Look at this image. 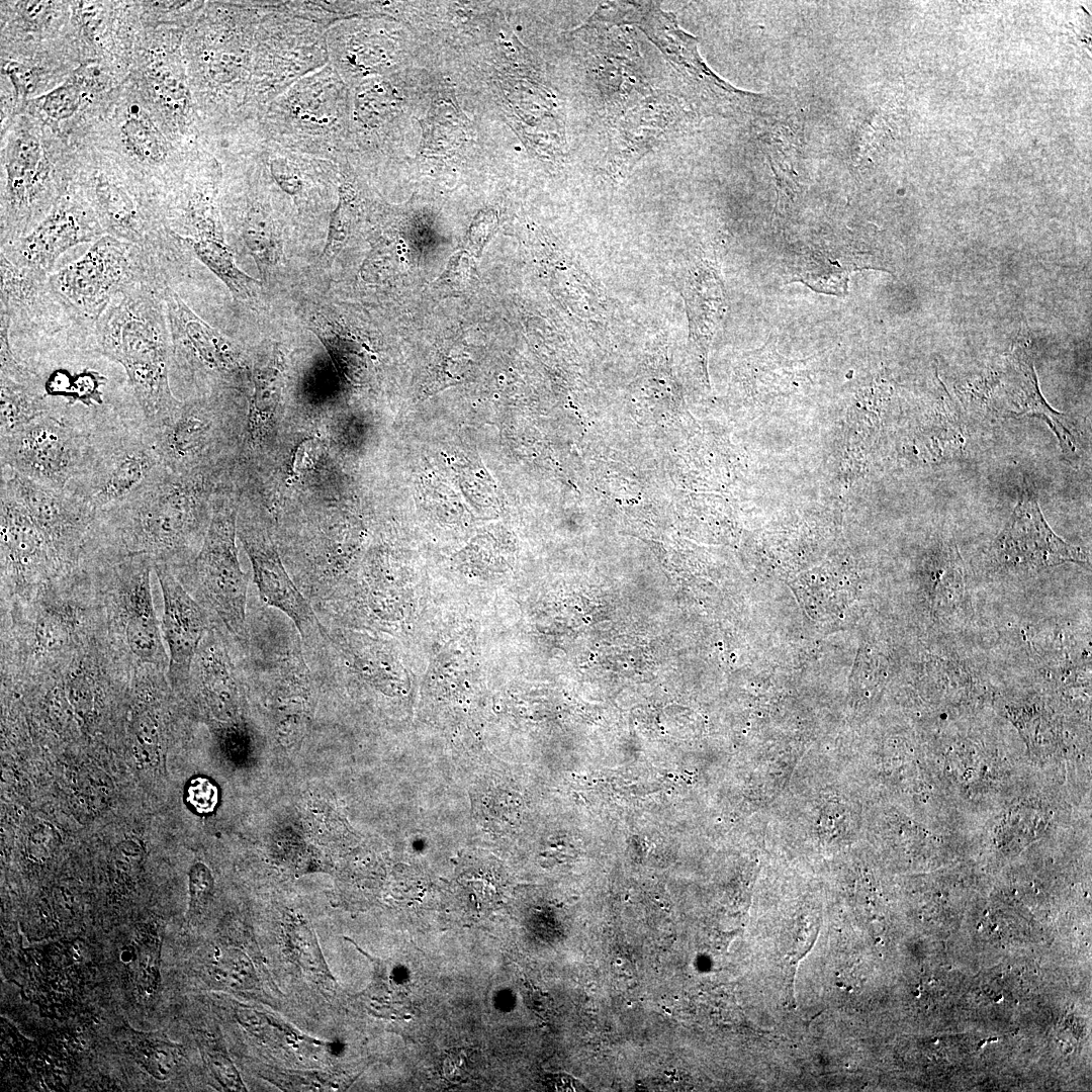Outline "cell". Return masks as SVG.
Masks as SVG:
<instances>
[{
    "label": "cell",
    "mask_w": 1092,
    "mask_h": 1092,
    "mask_svg": "<svg viewBox=\"0 0 1092 1092\" xmlns=\"http://www.w3.org/2000/svg\"><path fill=\"white\" fill-rule=\"evenodd\" d=\"M207 480L201 473L163 468L121 502L98 511L82 557L143 555L174 573L197 556L208 530Z\"/></svg>",
    "instance_id": "obj_1"
},
{
    "label": "cell",
    "mask_w": 1092,
    "mask_h": 1092,
    "mask_svg": "<svg viewBox=\"0 0 1092 1092\" xmlns=\"http://www.w3.org/2000/svg\"><path fill=\"white\" fill-rule=\"evenodd\" d=\"M143 284L117 296L95 324V350L124 370L134 401L152 429L165 425L180 402L169 382L172 342L163 292Z\"/></svg>",
    "instance_id": "obj_2"
},
{
    "label": "cell",
    "mask_w": 1092,
    "mask_h": 1092,
    "mask_svg": "<svg viewBox=\"0 0 1092 1092\" xmlns=\"http://www.w3.org/2000/svg\"><path fill=\"white\" fill-rule=\"evenodd\" d=\"M261 1L208 6L186 44L194 104L217 130L247 120Z\"/></svg>",
    "instance_id": "obj_3"
},
{
    "label": "cell",
    "mask_w": 1092,
    "mask_h": 1092,
    "mask_svg": "<svg viewBox=\"0 0 1092 1092\" xmlns=\"http://www.w3.org/2000/svg\"><path fill=\"white\" fill-rule=\"evenodd\" d=\"M92 580L107 636L132 667L168 670L164 643L151 588L153 560L143 555L83 558Z\"/></svg>",
    "instance_id": "obj_4"
},
{
    "label": "cell",
    "mask_w": 1092,
    "mask_h": 1092,
    "mask_svg": "<svg viewBox=\"0 0 1092 1092\" xmlns=\"http://www.w3.org/2000/svg\"><path fill=\"white\" fill-rule=\"evenodd\" d=\"M247 120L258 119L292 83L329 63V25L304 1H261Z\"/></svg>",
    "instance_id": "obj_5"
},
{
    "label": "cell",
    "mask_w": 1092,
    "mask_h": 1092,
    "mask_svg": "<svg viewBox=\"0 0 1092 1092\" xmlns=\"http://www.w3.org/2000/svg\"><path fill=\"white\" fill-rule=\"evenodd\" d=\"M347 93L328 63L292 83L257 120L276 143L340 164L348 143Z\"/></svg>",
    "instance_id": "obj_6"
},
{
    "label": "cell",
    "mask_w": 1092,
    "mask_h": 1092,
    "mask_svg": "<svg viewBox=\"0 0 1092 1092\" xmlns=\"http://www.w3.org/2000/svg\"><path fill=\"white\" fill-rule=\"evenodd\" d=\"M163 259L135 244L103 235L79 259L49 275L73 321L94 326L119 295L143 285L166 286Z\"/></svg>",
    "instance_id": "obj_7"
},
{
    "label": "cell",
    "mask_w": 1092,
    "mask_h": 1092,
    "mask_svg": "<svg viewBox=\"0 0 1092 1092\" xmlns=\"http://www.w3.org/2000/svg\"><path fill=\"white\" fill-rule=\"evenodd\" d=\"M237 511L228 502L213 504L212 516L196 558L174 573L207 613L212 627L235 653L247 644L249 578L238 558Z\"/></svg>",
    "instance_id": "obj_8"
},
{
    "label": "cell",
    "mask_w": 1092,
    "mask_h": 1092,
    "mask_svg": "<svg viewBox=\"0 0 1092 1092\" xmlns=\"http://www.w3.org/2000/svg\"><path fill=\"white\" fill-rule=\"evenodd\" d=\"M94 413L56 407L19 431L1 437V467L42 485L65 490L87 469L94 453Z\"/></svg>",
    "instance_id": "obj_9"
},
{
    "label": "cell",
    "mask_w": 1092,
    "mask_h": 1092,
    "mask_svg": "<svg viewBox=\"0 0 1092 1092\" xmlns=\"http://www.w3.org/2000/svg\"><path fill=\"white\" fill-rule=\"evenodd\" d=\"M163 468L143 416L123 417L96 429L91 461L66 489L98 512L132 494Z\"/></svg>",
    "instance_id": "obj_10"
},
{
    "label": "cell",
    "mask_w": 1092,
    "mask_h": 1092,
    "mask_svg": "<svg viewBox=\"0 0 1092 1092\" xmlns=\"http://www.w3.org/2000/svg\"><path fill=\"white\" fill-rule=\"evenodd\" d=\"M0 246L29 232L66 195L67 182L44 159L36 130L19 124L3 156Z\"/></svg>",
    "instance_id": "obj_11"
},
{
    "label": "cell",
    "mask_w": 1092,
    "mask_h": 1092,
    "mask_svg": "<svg viewBox=\"0 0 1092 1092\" xmlns=\"http://www.w3.org/2000/svg\"><path fill=\"white\" fill-rule=\"evenodd\" d=\"M1 487L23 507L65 570L77 569L97 512L67 489L42 485L8 467H1Z\"/></svg>",
    "instance_id": "obj_12"
},
{
    "label": "cell",
    "mask_w": 1092,
    "mask_h": 1092,
    "mask_svg": "<svg viewBox=\"0 0 1092 1092\" xmlns=\"http://www.w3.org/2000/svg\"><path fill=\"white\" fill-rule=\"evenodd\" d=\"M0 504L1 601L29 598L71 573L23 507L2 487Z\"/></svg>",
    "instance_id": "obj_13"
},
{
    "label": "cell",
    "mask_w": 1092,
    "mask_h": 1092,
    "mask_svg": "<svg viewBox=\"0 0 1092 1092\" xmlns=\"http://www.w3.org/2000/svg\"><path fill=\"white\" fill-rule=\"evenodd\" d=\"M105 235L80 191L66 195L29 232L0 246L12 264L51 274L56 261L69 249L95 242Z\"/></svg>",
    "instance_id": "obj_14"
},
{
    "label": "cell",
    "mask_w": 1092,
    "mask_h": 1092,
    "mask_svg": "<svg viewBox=\"0 0 1092 1092\" xmlns=\"http://www.w3.org/2000/svg\"><path fill=\"white\" fill-rule=\"evenodd\" d=\"M1000 569L1034 572L1064 562H1083L1079 547L1057 536L1045 522L1032 489H1025L1004 530L991 547Z\"/></svg>",
    "instance_id": "obj_15"
},
{
    "label": "cell",
    "mask_w": 1092,
    "mask_h": 1092,
    "mask_svg": "<svg viewBox=\"0 0 1092 1092\" xmlns=\"http://www.w3.org/2000/svg\"><path fill=\"white\" fill-rule=\"evenodd\" d=\"M153 571L163 600L161 627L169 655L167 678L174 692L185 693L194 654L212 625L205 610L167 564L154 562Z\"/></svg>",
    "instance_id": "obj_16"
},
{
    "label": "cell",
    "mask_w": 1092,
    "mask_h": 1092,
    "mask_svg": "<svg viewBox=\"0 0 1092 1092\" xmlns=\"http://www.w3.org/2000/svg\"><path fill=\"white\" fill-rule=\"evenodd\" d=\"M238 535L251 561L260 600L286 615L297 627L301 638L315 632L322 623L291 577L268 530L243 524L238 527Z\"/></svg>",
    "instance_id": "obj_17"
},
{
    "label": "cell",
    "mask_w": 1092,
    "mask_h": 1092,
    "mask_svg": "<svg viewBox=\"0 0 1092 1092\" xmlns=\"http://www.w3.org/2000/svg\"><path fill=\"white\" fill-rule=\"evenodd\" d=\"M243 674L225 637L211 627L200 642L190 667L187 692L214 718L233 720L241 708Z\"/></svg>",
    "instance_id": "obj_18"
},
{
    "label": "cell",
    "mask_w": 1092,
    "mask_h": 1092,
    "mask_svg": "<svg viewBox=\"0 0 1092 1092\" xmlns=\"http://www.w3.org/2000/svg\"><path fill=\"white\" fill-rule=\"evenodd\" d=\"M0 271V311L9 316L10 330L54 335L62 320H72L50 285V274L18 267L2 254Z\"/></svg>",
    "instance_id": "obj_19"
},
{
    "label": "cell",
    "mask_w": 1092,
    "mask_h": 1092,
    "mask_svg": "<svg viewBox=\"0 0 1092 1092\" xmlns=\"http://www.w3.org/2000/svg\"><path fill=\"white\" fill-rule=\"evenodd\" d=\"M172 342V360L183 361L207 373L228 376L237 368L231 344L198 317L167 285L163 292Z\"/></svg>",
    "instance_id": "obj_20"
},
{
    "label": "cell",
    "mask_w": 1092,
    "mask_h": 1092,
    "mask_svg": "<svg viewBox=\"0 0 1092 1092\" xmlns=\"http://www.w3.org/2000/svg\"><path fill=\"white\" fill-rule=\"evenodd\" d=\"M118 1037L124 1052L157 1080H167L180 1065V1046L160 1031H139L125 1025L119 1029Z\"/></svg>",
    "instance_id": "obj_21"
},
{
    "label": "cell",
    "mask_w": 1092,
    "mask_h": 1092,
    "mask_svg": "<svg viewBox=\"0 0 1092 1092\" xmlns=\"http://www.w3.org/2000/svg\"><path fill=\"white\" fill-rule=\"evenodd\" d=\"M242 237L259 266L268 268L280 255V225L267 197H248L241 221Z\"/></svg>",
    "instance_id": "obj_22"
},
{
    "label": "cell",
    "mask_w": 1092,
    "mask_h": 1092,
    "mask_svg": "<svg viewBox=\"0 0 1092 1092\" xmlns=\"http://www.w3.org/2000/svg\"><path fill=\"white\" fill-rule=\"evenodd\" d=\"M283 388V359L275 350L273 358L255 374V391L249 414L252 438L262 437L271 427Z\"/></svg>",
    "instance_id": "obj_23"
},
{
    "label": "cell",
    "mask_w": 1092,
    "mask_h": 1092,
    "mask_svg": "<svg viewBox=\"0 0 1092 1092\" xmlns=\"http://www.w3.org/2000/svg\"><path fill=\"white\" fill-rule=\"evenodd\" d=\"M125 150L146 166L166 163L171 146L146 112L131 107L119 127Z\"/></svg>",
    "instance_id": "obj_24"
},
{
    "label": "cell",
    "mask_w": 1092,
    "mask_h": 1092,
    "mask_svg": "<svg viewBox=\"0 0 1092 1092\" xmlns=\"http://www.w3.org/2000/svg\"><path fill=\"white\" fill-rule=\"evenodd\" d=\"M176 239L181 245L192 248L198 259L230 288L234 297L246 300L251 296L256 281L238 268L231 250L223 241Z\"/></svg>",
    "instance_id": "obj_25"
},
{
    "label": "cell",
    "mask_w": 1092,
    "mask_h": 1092,
    "mask_svg": "<svg viewBox=\"0 0 1092 1092\" xmlns=\"http://www.w3.org/2000/svg\"><path fill=\"white\" fill-rule=\"evenodd\" d=\"M162 932L149 928L140 932L134 945V974L136 987L143 995L152 996L160 987V954Z\"/></svg>",
    "instance_id": "obj_26"
},
{
    "label": "cell",
    "mask_w": 1092,
    "mask_h": 1092,
    "mask_svg": "<svg viewBox=\"0 0 1092 1092\" xmlns=\"http://www.w3.org/2000/svg\"><path fill=\"white\" fill-rule=\"evenodd\" d=\"M87 89L85 81L76 72L70 80L36 98L35 104L48 120L58 123L75 114Z\"/></svg>",
    "instance_id": "obj_27"
},
{
    "label": "cell",
    "mask_w": 1092,
    "mask_h": 1092,
    "mask_svg": "<svg viewBox=\"0 0 1092 1092\" xmlns=\"http://www.w3.org/2000/svg\"><path fill=\"white\" fill-rule=\"evenodd\" d=\"M287 945L296 964L315 976L331 978L314 932L305 923L296 922L286 932Z\"/></svg>",
    "instance_id": "obj_28"
},
{
    "label": "cell",
    "mask_w": 1092,
    "mask_h": 1092,
    "mask_svg": "<svg viewBox=\"0 0 1092 1092\" xmlns=\"http://www.w3.org/2000/svg\"><path fill=\"white\" fill-rule=\"evenodd\" d=\"M217 972L230 987L241 990L253 989L257 977L254 966L246 953L229 949L219 958Z\"/></svg>",
    "instance_id": "obj_29"
},
{
    "label": "cell",
    "mask_w": 1092,
    "mask_h": 1092,
    "mask_svg": "<svg viewBox=\"0 0 1092 1092\" xmlns=\"http://www.w3.org/2000/svg\"><path fill=\"white\" fill-rule=\"evenodd\" d=\"M201 1049L207 1068L224 1090H247L239 1071L223 1051L210 1045Z\"/></svg>",
    "instance_id": "obj_30"
},
{
    "label": "cell",
    "mask_w": 1092,
    "mask_h": 1092,
    "mask_svg": "<svg viewBox=\"0 0 1092 1092\" xmlns=\"http://www.w3.org/2000/svg\"><path fill=\"white\" fill-rule=\"evenodd\" d=\"M213 889V879L209 870L196 863L189 872V895L191 915L199 914L210 899Z\"/></svg>",
    "instance_id": "obj_31"
},
{
    "label": "cell",
    "mask_w": 1092,
    "mask_h": 1092,
    "mask_svg": "<svg viewBox=\"0 0 1092 1092\" xmlns=\"http://www.w3.org/2000/svg\"><path fill=\"white\" fill-rule=\"evenodd\" d=\"M217 788L206 778H195L187 788V801L198 813L212 812L217 804Z\"/></svg>",
    "instance_id": "obj_32"
},
{
    "label": "cell",
    "mask_w": 1092,
    "mask_h": 1092,
    "mask_svg": "<svg viewBox=\"0 0 1092 1092\" xmlns=\"http://www.w3.org/2000/svg\"><path fill=\"white\" fill-rule=\"evenodd\" d=\"M2 73L9 78L18 99L26 98L37 81L35 69L16 61L5 63Z\"/></svg>",
    "instance_id": "obj_33"
},
{
    "label": "cell",
    "mask_w": 1092,
    "mask_h": 1092,
    "mask_svg": "<svg viewBox=\"0 0 1092 1092\" xmlns=\"http://www.w3.org/2000/svg\"><path fill=\"white\" fill-rule=\"evenodd\" d=\"M57 832L52 826L44 824L37 826L33 829L28 838V848L30 852H34L36 855L48 853L49 849L54 848L58 844Z\"/></svg>",
    "instance_id": "obj_34"
},
{
    "label": "cell",
    "mask_w": 1092,
    "mask_h": 1092,
    "mask_svg": "<svg viewBox=\"0 0 1092 1092\" xmlns=\"http://www.w3.org/2000/svg\"><path fill=\"white\" fill-rule=\"evenodd\" d=\"M547 1086L555 1091H580L583 1090V1086L575 1079L567 1075H554L549 1076L546 1080Z\"/></svg>",
    "instance_id": "obj_35"
}]
</instances>
